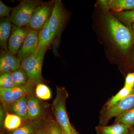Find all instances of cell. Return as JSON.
Segmentation results:
<instances>
[{
    "mask_svg": "<svg viewBox=\"0 0 134 134\" xmlns=\"http://www.w3.org/2000/svg\"><path fill=\"white\" fill-rule=\"evenodd\" d=\"M105 21L108 31L115 44L122 52H126L132 45V32L127 27L111 15L106 16Z\"/></svg>",
    "mask_w": 134,
    "mask_h": 134,
    "instance_id": "1",
    "label": "cell"
},
{
    "mask_svg": "<svg viewBox=\"0 0 134 134\" xmlns=\"http://www.w3.org/2000/svg\"><path fill=\"white\" fill-rule=\"evenodd\" d=\"M69 93L64 87H57L56 96L52 104V110L56 121L65 134H72V126L70 122L66 108Z\"/></svg>",
    "mask_w": 134,
    "mask_h": 134,
    "instance_id": "2",
    "label": "cell"
},
{
    "mask_svg": "<svg viewBox=\"0 0 134 134\" xmlns=\"http://www.w3.org/2000/svg\"><path fill=\"white\" fill-rule=\"evenodd\" d=\"M47 49L38 47L33 54L21 62V68L26 72L29 82L34 85L41 83L43 80L42 65Z\"/></svg>",
    "mask_w": 134,
    "mask_h": 134,
    "instance_id": "3",
    "label": "cell"
},
{
    "mask_svg": "<svg viewBox=\"0 0 134 134\" xmlns=\"http://www.w3.org/2000/svg\"><path fill=\"white\" fill-rule=\"evenodd\" d=\"M42 2L34 0H25L14 8L10 14V20L14 25L18 26L28 25L31 18L37 7L43 5Z\"/></svg>",
    "mask_w": 134,
    "mask_h": 134,
    "instance_id": "4",
    "label": "cell"
},
{
    "mask_svg": "<svg viewBox=\"0 0 134 134\" xmlns=\"http://www.w3.org/2000/svg\"><path fill=\"white\" fill-rule=\"evenodd\" d=\"M134 107V87L125 98L107 109H102L100 113L99 125L106 126L110 120Z\"/></svg>",
    "mask_w": 134,
    "mask_h": 134,
    "instance_id": "5",
    "label": "cell"
},
{
    "mask_svg": "<svg viewBox=\"0 0 134 134\" xmlns=\"http://www.w3.org/2000/svg\"><path fill=\"white\" fill-rule=\"evenodd\" d=\"M65 16L61 1H55L48 20V27L53 40L55 38H59L60 36L65 24Z\"/></svg>",
    "mask_w": 134,
    "mask_h": 134,
    "instance_id": "6",
    "label": "cell"
},
{
    "mask_svg": "<svg viewBox=\"0 0 134 134\" xmlns=\"http://www.w3.org/2000/svg\"><path fill=\"white\" fill-rule=\"evenodd\" d=\"M34 85L29 82L24 86H15L9 89L0 88V98L4 108H10L12 104L17 100L22 97L30 95Z\"/></svg>",
    "mask_w": 134,
    "mask_h": 134,
    "instance_id": "7",
    "label": "cell"
},
{
    "mask_svg": "<svg viewBox=\"0 0 134 134\" xmlns=\"http://www.w3.org/2000/svg\"><path fill=\"white\" fill-rule=\"evenodd\" d=\"M30 29L28 26H18L15 25H12L8 43V52L14 55H17Z\"/></svg>",
    "mask_w": 134,
    "mask_h": 134,
    "instance_id": "8",
    "label": "cell"
},
{
    "mask_svg": "<svg viewBox=\"0 0 134 134\" xmlns=\"http://www.w3.org/2000/svg\"><path fill=\"white\" fill-rule=\"evenodd\" d=\"M37 31L30 29L29 33L19 49L17 57L21 61L33 54L38 47Z\"/></svg>",
    "mask_w": 134,
    "mask_h": 134,
    "instance_id": "9",
    "label": "cell"
},
{
    "mask_svg": "<svg viewBox=\"0 0 134 134\" xmlns=\"http://www.w3.org/2000/svg\"><path fill=\"white\" fill-rule=\"evenodd\" d=\"M52 11L48 5L43 4L37 7L28 24L29 28L36 31L41 30L49 19Z\"/></svg>",
    "mask_w": 134,
    "mask_h": 134,
    "instance_id": "10",
    "label": "cell"
},
{
    "mask_svg": "<svg viewBox=\"0 0 134 134\" xmlns=\"http://www.w3.org/2000/svg\"><path fill=\"white\" fill-rule=\"evenodd\" d=\"M21 61L15 55L2 50L0 56V73L13 72L21 68Z\"/></svg>",
    "mask_w": 134,
    "mask_h": 134,
    "instance_id": "11",
    "label": "cell"
},
{
    "mask_svg": "<svg viewBox=\"0 0 134 134\" xmlns=\"http://www.w3.org/2000/svg\"><path fill=\"white\" fill-rule=\"evenodd\" d=\"M10 17L1 18L0 21V45L1 48L8 51L9 39L11 34L12 25Z\"/></svg>",
    "mask_w": 134,
    "mask_h": 134,
    "instance_id": "12",
    "label": "cell"
},
{
    "mask_svg": "<svg viewBox=\"0 0 134 134\" xmlns=\"http://www.w3.org/2000/svg\"><path fill=\"white\" fill-rule=\"evenodd\" d=\"M104 8L116 12L124 10H134V0H111L100 1Z\"/></svg>",
    "mask_w": 134,
    "mask_h": 134,
    "instance_id": "13",
    "label": "cell"
},
{
    "mask_svg": "<svg viewBox=\"0 0 134 134\" xmlns=\"http://www.w3.org/2000/svg\"><path fill=\"white\" fill-rule=\"evenodd\" d=\"M131 127L120 122H114L110 126L96 127L97 134H128Z\"/></svg>",
    "mask_w": 134,
    "mask_h": 134,
    "instance_id": "14",
    "label": "cell"
},
{
    "mask_svg": "<svg viewBox=\"0 0 134 134\" xmlns=\"http://www.w3.org/2000/svg\"><path fill=\"white\" fill-rule=\"evenodd\" d=\"M28 97L25 96L22 97L13 103L10 107L14 114L19 116L23 121L29 119Z\"/></svg>",
    "mask_w": 134,
    "mask_h": 134,
    "instance_id": "15",
    "label": "cell"
},
{
    "mask_svg": "<svg viewBox=\"0 0 134 134\" xmlns=\"http://www.w3.org/2000/svg\"><path fill=\"white\" fill-rule=\"evenodd\" d=\"M30 94L28 97V111L29 119L34 120L41 115V109L39 100Z\"/></svg>",
    "mask_w": 134,
    "mask_h": 134,
    "instance_id": "16",
    "label": "cell"
},
{
    "mask_svg": "<svg viewBox=\"0 0 134 134\" xmlns=\"http://www.w3.org/2000/svg\"><path fill=\"white\" fill-rule=\"evenodd\" d=\"M48 20L38 32V47L40 48H47L53 41L48 27Z\"/></svg>",
    "mask_w": 134,
    "mask_h": 134,
    "instance_id": "17",
    "label": "cell"
},
{
    "mask_svg": "<svg viewBox=\"0 0 134 134\" xmlns=\"http://www.w3.org/2000/svg\"><path fill=\"white\" fill-rule=\"evenodd\" d=\"M133 89L124 86L115 95L109 99L103 107L102 109H107L127 97L131 93Z\"/></svg>",
    "mask_w": 134,
    "mask_h": 134,
    "instance_id": "18",
    "label": "cell"
},
{
    "mask_svg": "<svg viewBox=\"0 0 134 134\" xmlns=\"http://www.w3.org/2000/svg\"><path fill=\"white\" fill-rule=\"evenodd\" d=\"M22 120L18 115L7 113L4 122V127L9 130H14L21 126Z\"/></svg>",
    "mask_w": 134,
    "mask_h": 134,
    "instance_id": "19",
    "label": "cell"
},
{
    "mask_svg": "<svg viewBox=\"0 0 134 134\" xmlns=\"http://www.w3.org/2000/svg\"><path fill=\"white\" fill-rule=\"evenodd\" d=\"M12 74L15 86H24L29 82L27 75L24 70L21 68L12 72Z\"/></svg>",
    "mask_w": 134,
    "mask_h": 134,
    "instance_id": "20",
    "label": "cell"
},
{
    "mask_svg": "<svg viewBox=\"0 0 134 134\" xmlns=\"http://www.w3.org/2000/svg\"><path fill=\"white\" fill-rule=\"evenodd\" d=\"M114 122H120L130 127L134 126V107L115 117Z\"/></svg>",
    "mask_w": 134,
    "mask_h": 134,
    "instance_id": "21",
    "label": "cell"
},
{
    "mask_svg": "<svg viewBox=\"0 0 134 134\" xmlns=\"http://www.w3.org/2000/svg\"><path fill=\"white\" fill-rule=\"evenodd\" d=\"M36 94L38 98L42 100H47L51 98V91L48 86L44 84L37 85L36 89Z\"/></svg>",
    "mask_w": 134,
    "mask_h": 134,
    "instance_id": "22",
    "label": "cell"
},
{
    "mask_svg": "<svg viewBox=\"0 0 134 134\" xmlns=\"http://www.w3.org/2000/svg\"><path fill=\"white\" fill-rule=\"evenodd\" d=\"M38 129V126L34 122H30L13 130L11 134H35Z\"/></svg>",
    "mask_w": 134,
    "mask_h": 134,
    "instance_id": "23",
    "label": "cell"
},
{
    "mask_svg": "<svg viewBox=\"0 0 134 134\" xmlns=\"http://www.w3.org/2000/svg\"><path fill=\"white\" fill-rule=\"evenodd\" d=\"M12 72H5L1 74L0 88L9 89L15 87L12 79Z\"/></svg>",
    "mask_w": 134,
    "mask_h": 134,
    "instance_id": "24",
    "label": "cell"
},
{
    "mask_svg": "<svg viewBox=\"0 0 134 134\" xmlns=\"http://www.w3.org/2000/svg\"><path fill=\"white\" fill-rule=\"evenodd\" d=\"M49 134H65L57 121L52 120L46 127Z\"/></svg>",
    "mask_w": 134,
    "mask_h": 134,
    "instance_id": "25",
    "label": "cell"
},
{
    "mask_svg": "<svg viewBox=\"0 0 134 134\" xmlns=\"http://www.w3.org/2000/svg\"><path fill=\"white\" fill-rule=\"evenodd\" d=\"M118 16L123 21L128 23H134V10H127L120 13Z\"/></svg>",
    "mask_w": 134,
    "mask_h": 134,
    "instance_id": "26",
    "label": "cell"
},
{
    "mask_svg": "<svg viewBox=\"0 0 134 134\" xmlns=\"http://www.w3.org/2000/svg\"><path fill=\"white\" fill-rule=\"evenodd\" d=\"M14 8L9 7L4 4L1 1H0V16L1 18L10 17V13Z\"/></svg>",
    "mask_w": 134,
    "mask_h": 134,
    "instance_id": "27",
    "label": "cell"
},
{
    "mask_svg": "<svg viewBox=\"0 0 134 134\" xmlns=\"http://www.w3.org/2000/svg\"><path fill=\"white\" fill-rule=\"evenodd\" d=\"M124 86L133 89L134 87V72L129 73L127 74Z\"/></svg>",
    "mask_w": 134,
    "mask_h": 134,
    "instance_id": "28",
    "label": "cell"
},
{
    "mask_svg": "<svg viewBox=\"0 0 134 134\" xmlns=\"http://www.w3.org/2000/svg\"><path fill=\"white\" fill-rule=\"evenodd\" d=\"M59 38H55L53 40L52 45V50L54 54V55L56 57H59V54L58 52L59 48Z\"/></svg>",
    "mask_w": 134,
    "mask_h": 134,
    "instance_id": "29",
    "label": "cell"
},
{
    "mask_svg": "<svg viewBox=\"0 0 134 134\" xmlns=\"http://www.w3.org/2000/svg\"><path fill=\"white\" fill-rule=\"evenodd\" d=\"M5 116L4 114V110L3 109L1 106L0 107V122L2 126H4V121H5Z\"/></svg>",
    "mask_w": 134,
    "mask_h": 134,
    "instance_id": "30",
    "label": "cell"
},
{
    "mask_svg": "<svg viewBox=\"0 0 134 134\" xmlns=\"http://www.w3.org/2000/svg\"><path fill=\"white\" fill-rule=\"evenodd\" d=\"M35 134H49L46 128L38 129Z\"/></svg>",
    "mask_w": 134,
    "mask_h": 134,
    "instance_id": "31",
    "label": "cell"
},
{
    "mask_svg": "<svg viewBox=\"0 0 134 134\" xmlns=\"http://www.w3.org/2000/svg\"><path fill=\"white\" fill-rule=\"evenodd\" d=\"M72 134H79L73 127H72Z\"/></svg>",
    "mask_w": 134,
    "mask_h": 134,
    "instance_id": "32",
    "label": "cell"
},
{
    "mask_svg": "<svg viewBox=\"0 0 134 134\" xmlns=\"http://www.w3.org/2000/svg\"><path fill=\"white\" fill-rule=\"evenodd\" d=\"M128 134H134V131L131 132H130V131L129 133Z\"/></svg>",
    "mask_w": 134,
    "mask_h": 134,
    "instance_id": "33",
    "label": "cell"
},
{
    "mask_svg": "<svg viewBox=\"0 0 134 134\" xmlns=\"http://www.w3.org/2000/svg\"><path fill=\"white\" fill-rule=\"evenodd\" d=\"M133 31L134 32V23L133 24Z\"/></svg>",
    "mask_w": 134,
    "mask_h": 134,
    "instance_id": "34",
    "label": "cell"
}]
</instances>
